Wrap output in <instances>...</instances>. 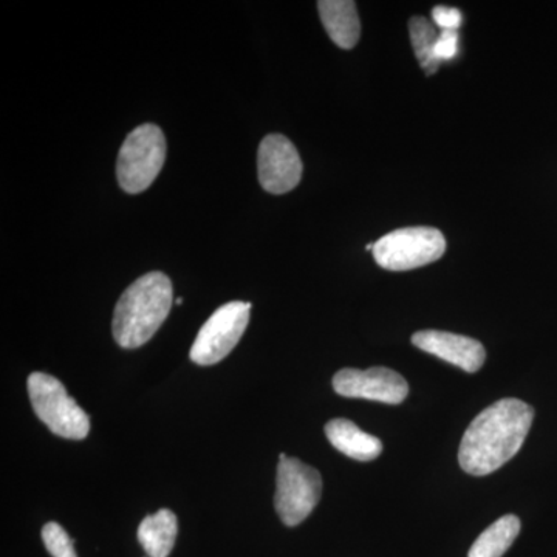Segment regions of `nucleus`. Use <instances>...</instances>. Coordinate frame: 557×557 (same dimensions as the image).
<instances>
[{
    "mask_svg": "<svg viewBox=\"0 0 557 557\" xmlns=\"http://www.w3.org/2000/svg\"><path fill=\"white\" fill-rule=\"evenodd\" d=\"M322 479L317 469L298 458L281 454L277 467V490L274 507L287 527H296L309 518L319 504Z\"/></svg>",
    "mask_w": 557,
    "mask_h": 557,
    "instance_id": "423d86ee",
    "label": "nucleus"
},
{
    "mask_svg": "<svg viewBox=\"0 0 557 557\" xmlns=\"http://www.w3.org/2000/svg\"><path fill=\"white\" fill-rule=\"evenodd\" d=\"M410 42L421 69L426 75H434L437 72L440 62L435 58V46H437L440 32L426 17L416 16L409 22Z\"/></svg>",
    "mask_w": 557,
    "mask_h": 557,
    "instance_id": "2eb2a0df",
    "label": "nucleus"
},
{
    "mask_svg": "<svg viewBox=\"0 0 557 557\" xmlns=\"http://www.w3.org/2000/svg\"><path fill=\"white\" fill-rule=\"evenodd\" d=\"M432 20L442 30H457L461 24V13L460 10L450 7H435L432 10Z\"/></svg>",
    "mask_w": 557,
    "mask_h": 557,
    "instance_id": "a211bd4d",
    "label": "nucleus"
},
{
    "mask_svg": "<svg viewBox=\"0 0 557 557\" xmlns=\"http://www.w3.org/2000/svg\"><path fill=\"white\" fill-rule=\"evenodd\" d=\"M458 33L457 30H442L437 46H435V58L440 62L453 60L457 57Z\"/></svg>",
    "mask_w": 557,
    "mask_h": 557,
    "instance_id": "f3484780",
    "label": "nucleus"
},
{
    "mask_svg": "<svg viewBox=\"0 0 557 557\" xmlns=\"http://www.w3.org/2000/svg\"><path fill=\"white\" fill-rule=\"evenodd\" d=\"M175 302H177V304H178V306H182V304H183V298H178L177 300H175Z\"/></svg>",
    "mask_w": 557,
    "mask_h": 557,
    "instance_id": "6ab92c4d",
    "label": "nucleus"
},
{
    "mask_svg": "<svg viewBox=\"0 0 557 557\" xmlns=\"http://www.w3.org/2000/svg\"><path fill=\"white\" fill-rule=\"evenodd\" d=\"M534 420V409L516 398H505L480 412L469 424L458 463L475 478L491 474L508 463L522 448Z\"/></svg>",
    "mask_w": 557,
    "mask_h": 557,
    "instance_id": "f257e3e1",
    "label": "nucleus"
},
{
    "mask_svg": "<svg viewBox=\"0 0 557 557\" xmlns=\"http://www.w3.org/2000/svg\"><path fill=\"white\" fill-rule=\"evenodd\" d=\"M42 541L47 552L53 557H78L75 547H73L72 539L65 533L60 523H47L42 528Z\"/></svg>",
    "mask_w": 557,
    "mask_h": 557,
    "instance_id": "dca6fc26",
    "label": "nucleus"
},
{
    "mask_svg": "<svg viewBox=\"0 0 557 557\" xmlns=\"http://www.w3.org/2000/svg\"><path fill=\"white\" fill-rule=\"evenodd\" d=\"M166 138L156 124H143L124 139L116 161V177L127 194H139L159 177L166 160Z\"/></svg>",
    "mask_w": 557,
    "mask_h": 557,
    "instance_id": "7ed1b4c3",
    "label": "nucleus"
},
{
    "mask_svg": "<svg viewBox=\"0 0 557 557\" xmlns=\"http://www.w3.org/2000/svg\"><path fill=\"white\" fill-rule=\"evenodd\" d=\"M251 304H225L205 322L190 347V359L199 366L218 364L228 357L248 327Z\"/></svg>",
    "mask_w": 557,
    "mask_h": 557,
    "instance_id": "0eeeda50",
    "label": "nucleus"
},
{
    "mask_svg": "<svg viewBox=\"0 0 557 557\" xmlns=\"http://www.w3.org/2000/svg\"><path fill=\"white\" fill-rule=\"evenodd\" d=\"M413 346L449 364L475 373L485 364L486 350L478 339L440 330H423L412 336Z\"/></svg>",
    "mask_w": 557,
    "mask_h": 557,
    "instance_id": "9d476101",
    "label": "nucleus"
},
{
    "mask_svg": "<svg viewBox=\"0 0 557 557\" xmlns=\"http://www.w3.org/2000/svg\"><path fill=\"white\" fill-rule=\"evenodd\" d=\"M333 388L341 397L364 398L384 405H399L409 394L408 381L387 368L339 370L333 376Z\"/></svg>",
    "mask_w": 557,
    "mask_h": 557,
    "instance_id": "1a4fd4ad",
    "label": "nucleus"
},
{
    "mask_svg": "<svg viewBox=\"0 0 557 557\" xmlns=\"http://www.w3.org/2000/svg\"><path fill=\"white\" fill-rule=\"evenodd\" d=\"M178 534V522L171 509H160L139 523L138 541L148 557L171 555Z\"/></svg>",
    "mask_w": 557,
    "mask_h": 557,
    "instance_id": "ddd939ff",
    "label": "nucleus"
},
{
    "mask_svg": "<svg viewBox=\"0 0 557 557\" xmlns=\"http://www.w3.org/2000/svg\"><path fill=\"white\" fill-rule=\"evenodd\" d=\"M302 160L298 149L284 135L271 134L262 139L258 152L259 182L267 193L281 196L299 185Z\"/></svg>",
    "mask_w": 557,
    "mask_h": 557,
    "instance_id": "6e6552de",
    "label": "nucleus"
},
{
    "mask_svg": "<svg viewBox=\"0 0 557 557\" xmlns=\"http://www.w3.org/2000/svg\"><path fill=\"white\" fill-rule=\"evenodd\" d=\"M28 395L36 416L53 434L67 440H84L89 435V416L70 397L60 380L42 372L32 373Z\"/></svg>",
    "mask_w": 557,
    "mask_h": 557,
    "instance_id": "20e7f679",
    "label": "nucleus"
},
{
    "mask_svg": "<svg viewBox=\"0 0 557 557\" xmlns=\"http://www.w3.org/2000/svg\"><path fill=\"white\" fill-rule=\"evenodd\" d=\"M329 442L344 456L358 461L375 460L383 453V443L368 432L361 431L354 421L335 418L325 426Z\"/></svg>",
    "mask_w": 557,
    "mask_h": 557,
    "instance_id": "f8f14e48",
    "label": "nucleus"
},
{
    "mask_svg": "<svg viewBox=\"0 0 557 557\" xmlns=\"http://www.w3.org/2000/svg\"><path fill=\"white\" fill-rule=\"evenodd\" d=\"M172 307L171 278L152 271L137 278L113 311L112 332L119 346H145L166 321Z\"/></svg>",
    "mask_w": 557,
    "mask_h": 557,
    "instance_id": "f03ea898",
    "label": "nucleus"
},
{
    "mask_svg": "<svg viewBox=\"0 0 557 557\" xmlns=\"http://www.w3.org/2000/svg\"><path fill=\"white\" fill-rule=\"evenodd\" d=\"M318 10L322 25L333 42L341 49H354L361 36L357 3L350 0H321Z\"/></svg>",
    "mask_w": 557,
    "mask_h": 557,
    "instance_id": "9b49d317",
    "label": "nucleus"
},
{
    "mask_svg": "<svg viewBox=\"0 0 557 557\" xmlns=\"http://www.w3.org/2000/svg\"><path fill=\"white\" fill-rule=\"evenodd\" d=\"M520 533L518 516L508 515L487 527L469 549L468 557H502Z\"/></svg>",
    "mask_w": 557,
    "mask_h": 557,
    "instance_id": "4468645a",
    "label": "nucleus"
},
{
    "mask_svg": "<svg viewBox=\"0 0 557 557\" xmlns=\"http://www.w3.org/2000/svg\"><path fill=\"white\" fill-rule=\"evenodd\" d=\"M446 251L445 236L429 226L392 231L375 242L373 258L381 269L409 271L437 262Z\"/></svg>",
    "mask_w": 557,
    "mask_h": 557,
    "instance_id": "39448f33",
    "label": "nucleus"
}]
</instances>
